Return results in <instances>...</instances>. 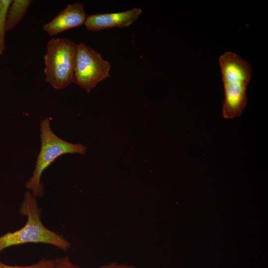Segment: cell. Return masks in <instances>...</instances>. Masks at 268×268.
Here are the masks:
<instances>
[{"label": "cell", "instance_id": "obj_6", "mask_svg": "<svg viewBox=\"0 0 268 268\" xmlns=\"http://www.w3.org/2000/svg\"><path fill=\"white\" fill-rule=\"evenodd\" d=\"M87 15L82 2L68 4L53 19L44 24L42 29L48 35L55 36L84 24Z\"/></svg>", "mask_w": 268, "mask_h": 268}, {"label": "cell", "instance_id": "obj_8", "mask_svg": "<svg viewBox=\"0 0 268 268\" xmlns=\"http://www.w3.org/2000/svg\"><path fill=\"white\" fill-rule=\"evenodd\" d=\"M31 0H13L6 15V31L11 30L21 21L30 7Z\"/></svg>", "mask_w": 268, "mask_h": 268}, {"label": "cell", "instance_id": "obj_1", "mask_svg": "<svg viewBox=\"0 0 268 268\" xmlns=\"http://www.w3.org/2000/svg\"><path fill=\"white\" fill-rule=\"evenodd\" d=\"M40 212L36 197L29 191H26L19 212L27 216V221L21 228L0 236V253L8 247L27 243L49 244L63 251L70 248L69 242L62 235L45 226Z\"/></svg>", "mask_w": 268, "mask_h": 268}, {"label": "cell", "instance_id": "obj_5", "mask_svg": "<svg viewBox=\"0 0 268 268\" xmlns=\"http://www.w3.org/2000/svg\"><path fill=\"white\" fill-rule=\"evenodd\" d=\"M110 63L83 43L76 44L72 83L89 93L98 83L110 77Z\"/></svg>", "mask_w": 268, "mask_h": 268}, {"label": "cell", "instance_id": "obj_10", "mask_svg": "<svg viewBox=\"0 0 268 268\" xmlns=\"http://www.w3.org/2000/svg\"><path fill=\"white\" fill-rule=\"evenodd\" d=\"M53 265V259H42L35 264L24 266L8 265L0 261V268H52Z\"/></svg>", "mask_w": 268, "mask_h": 268}, {"label": "cell", "instance_id": "obj_2", "mask_svg": "<svg viewBox=\"0 0 268 268\" xmlns=\"http://www.w3.org/2000/svg\"><path fill=\"white\" fill-rule=\"evenodd\" d=\"M224 100L222 115L226 119L239 117L247 105V88L252 68L250 64L236 54L226 52L219 57Z\"/></svg>", "mask_w": 268, "mask_h": 268}, {"label": "cell", "instance_id": "obj_4", "mask_svg": "<svg viewBox=\"0 0 268 268\" xmlns=\"http://www.w3.org/2000/svg\"><path fill=\"white\" fill-rule=\"evenodd\" d=\"M76 44L66 38H52L47 44L44 59L45 80L56 90L73 81Z\"/></svg>", "mask_w": 268, "mask_h": 268}, {"label": "cell", "instance_id": "obj_7", "mask_svg": "<svg viewBox=\"0 0 268 268\" xmlns=\"http://www.w3.org/2000/svg\"><path fill=\"white\" fill-rule=\"evenodd\" d=\"M142 11L140 8L133 7L120 12L87 15L84 24L87 30L94 32L114 27H127L138 18Z\"/></svg>", "mask_w": 268, "mask_h": 268}, {"label": "cell", "instance_id": "obj_3", "mask_svg": "<svg viewBox=\"0 0 268 268\" xmlns=\"http://www.w3.org/2000/svg\"><path fill=\"white\" fill-rule=\"evenodd\" d=\"M41 147L36 165L31 178L25 186L32 195L41 197L44 194V185L41 182L44 171L56 159L66 154H84L87 148L81 143H72L67 141L52 131L49 118L43 119L40 123Z\"/></svg>", "mask_w": 268, "mask_h": 268}, {"label": "cell", "instance_id": "obj_12", "mask_svg": "<svg viewBox=\"0 0 268 268\" xmlns=\"http://www.w3.org/2000/svg\"><path fill=\"white\" fill-rule=\"evenodd\" d=\"M99 268H135L134 266L126 264H119L117 263H110L105 265H103Z\"/></svg>", "mask_w": 268, "mask_h": 268}, {"label": "cell", "instance_id": "obj_11", "mask_svg": "<svg viewBox=\"0 0 268 268\" xmlns=\"http://www.w3.org/2000/svg\"><path fill=\"white\" fill-rule=\"evenodd\" d=\"M52 268H82L74 264L68 257L53 259Z\"/></svg>", "mask_w": 268, "mask_h": 268}, {"label": "cell", "instance_id": "obj_9", "mask_svg": "<svg viewBox=\"0 0 268 268\" xmlns=\"http://www.w3.org/2000/svg\"><path fill=\"white\" fill-rule=\"evenodd\" d=\"M12 0H0V58L5 51L6 15Z\"/></svg>", "mask_w": 268, "mask_h": 268}]
</instances>
